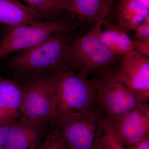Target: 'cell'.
I'll return each mask as SVG.
<instances>
[{"instance_id": "21", "label": "cell", "mask_w": 149, "mask_h": 149, "mask_svg": "<svg viewBox=\"0 0 149 149\" xmlns=\"http://www.w3.org/2000/svg\"><path fill=\"white\" fill-rule=\"evenodd\" d=\"M12 124L0 125V149H5Z\"/></svg>"}, {"instance_id": "19", "label": "cell", "mask_w": 149, "mask_h": 149, "mask_svg": "<svg viewBox=\"0 0 149 149\" xmlns=\"http://www.w3.org/2000/svg\"><path fill=\"white\" fill-rule=\"evenodd\" d=\"M136 34L133 40L138 41L149 40V23L143 22L135 30Z\"/></svg>"}, {"instance_id": "17", "label": "cell", "mask_w": 149, "mask_h": 149, "mask_svg": "<svg viewBox=\"0 0 149 149\" xmlns=\"http://www.w3.org/2000/svg\"><path fill=\"white\" fill-rule=\"evenodd\" d=\"M39 19H48L58 15L62 10L58 0H22Z\"/></svg>"}, {"instance_id": "20", "label": "cell", "mask_w": 149, "mask_h": 149, "mask_svg": "<svg viewBox=\"0 0 149 149\" xmlns=\"http://www.w3.org/2000/svg\"><path fill=\"white\" fill-rule=\"evenodd\" d=\"M132 41L134 50L144 56H149V40Z\"/></svg>"}, {"instance_id": "9", "label": "cell", "mask_w": 149, "mask_h": 149, "mask_svg": "<svg viewBox=\"0 0 149 149\" xmlns=\"http://www.w3.org/2000/svg\"><path fill=\"white\" fill-rule=\"evenodd\" d=\"M110 121L115 133L125 146L136 143L149 135V104L143 103L128 113Z\"/></svg>"}, {"instance_id": "5", "label": "cell", "mask_w": 149, "mask_h": 149, "mask_svg": "<svg viewBox=\"0 0 149 149\" xmlns=\"http://www.w3.org/2000/svg\"><path fill=\"white\" fill-rule=\"evenodd\" d=\"M93 81L96 89L97 113L110 121L148 102L116 80L112 72H104Z\"/></svg>"}, {"instance_id": "2", "label": "cell", "mask_w": 149, "mask_h": 149, "mask_svg": "<svg viewBox=\"0 0 149 149\" xmlns=\"http://www.w3.org/2000/svg\"><path fill=\"white\" fill-rule=\"evenodd\" d=\"M97 22L88 34L70 44L65 63L88 76L89 73L104 70L118 59L101 40L103 21Z\"/></svg>"}, {"instance_id": "12", "label": "cell", "mask_w": 149, "mask_h": 149, "mask_svg": "<svg viewBox=\"0 0 149 149\" xmlns=\"http://www.w3.org/2000/svg\"><path fill=\"white\" fill-rule=\"evenodd\" d=\"M32 10L18 0H0V24L15 26L39 21Z\"/></svg>"}, {"instance_id": "4", "label": "cell", "mask_w": 149, "mask_h": 149, "mask_svg": "<svg viewBox=\"0 0 149 149\" xmlns=\"http://www.w3.org/2000/svg\"><path fill=\"white\" fill-rule=\"evenodd\" d=\"M66 31L57 32L42 42L14 57L9 66L22 72H40L53 70L65 63L70 46Z\"/></svg>"}, {"instance_id": "25", "label": "cell", "mask_w": 149, "mask_h": 149, "mask_svg": "<svg viewBox=\"0 0 149 149\" xmlns=\"http://www.w3.org/2000/svg\"><path fill=\"white\" fill-rule=\"evenodd\" d=\"M3 35V25L0 24V45L1 43L2 40Z\"/></svg>"}, {"instance_id": "23", "label": "cell", "mask_w": 149, "mask_h": 149, "mask_svg": "<svg viewBox=\"0 0 149 149\" xmlns=\"http://www.w3.org/2000/svg\"><path fill=\"white\" fill-rule=\"evenodd\" d=\"M72 0H58L63 9H66L72 2Z\"/></svg>"}, {"instance_id": "7", "label": "cell", "mask_w": 149, "mask_h": 149, "mask_svg": "<svg viewBox=\"0 0 149 149\" xmlns=\"http://www.w3.org/2000/svg\"><path fill=\"white\" fill-rule=\"evenodd\" d=\"M67 149H95L98 115L88 116L70 111L53 123Z\"/></svg>"}, {"instance_id": "11", "label": "cell", "mask_w": 149, "mask_h": 149, "mask_svg": "<svg viewBox=\"0 0 149 149\" xmlns=\"http://www.w3.org/2000/svg\"><path fill=\"white\" fill-rule=\"evenodd\" d=\"M20 87L12 80L0 77V125H9L22 116Z\"/></svg>"}, {"instance_id": "24", "label": "cell", "mask_w": 149, "mask_h": 149, "mask_svg": "<svg viewBox=\"0 0 149 149\" xmlns=\"http://www.w3.org/2000/svg\"><path fill=\"white\" fill-rule=\"evenodd\" d=\"M138 1L141 2L146 7L149 8V0H138Z\"/></svg>"}, {"instance_id": "22", "label": "cell", "mask_w": 149, "mask_h": 149, "mask_svg": "<svg viewBox=\"0 0 149 149\" xmlns=\"http://www.w3.org/2000/svg\"><path fill=\"white\" fill-rule=\"evenodd\" d=\"M125 147L127 149H149V135L136 143Z\"/></svg>"}, {"instance_id": "13", "label": "cell", "mask_w": 149, "mask_h": 149, "mask_svg": "<svg viewBox=\"0 0 149 149\" xmlns=\"http://www.w3.org/2000/svg\"><path fill=\"white\" fill-rule=\"evenodd\" d=\"M149 15V8L138 0H121L116 10L119 26L125 31H135Z\"/></svg>"}, {"instance_id": "10", "label": "cell", "mask_w": 149, "mask_h": 149, "mask_svg": "<svg viewBox=\"0 0 149 149\" xmlns=\"http://www.w3.org/2000/svg\"><path fill=\"white\" fill-rule=\"evenodd\" d=\"M46 125L22 116L13 124L5 149H37L40 148Z\"/></svg>"}, {"instance_id": "3", "label": "cell", "mask_w": 149, "mask_h": 149, "mask_svg": "<svg viewBox=\"0 0 149 149\" xmlns=\"http://www.w3.org/2000/svg\"><path fill=\"white\" fill-rule=\"evenodd\" d=\"M22 116L47 125L56 118L57 100L53 71L37 74L20 87Z\"/></svg>"}, {"instance_id": "18", "label": "cell", "mask_w": 149, "mask_h": 149, "mask_svg": "<svg viewBox=\"0 0 149 149\" xmlns=\"http://www.w3.org/2000/svg\"><path fill=\"white\" fill-rule=\"evenodd\" d=\"M40 149H67L57 130L51 131L45 136Z\"/></svg>"}, {"instance_id": "8", "label": "cell", "mask_w": 149, "mask_h": 149, "mask_svg": "<svg viewBox=\"0 0 149 149\" xmlns=\"http://www.w3.org/2000/svg\"><path fill=\"white\" fill-rule=\"evenodd\" d=\"M113 73L116 80L148 101L149 57L133 50L122 56L117 69Z\"/></svg>"}, {"instance_id": "15", "label": "cell", "mask_w": 149, "mask_h": 149, "mask_svg": "<svg viewBox=\"0 0 149 149\" xmlns=\"http://www.w3.org/2000/svg\"><path fill=\"white\" fill-rule=\"evenodd\" d=\"M114 0H72L66 9L80 18L95 22L103 19Z\"/></svg>"}, {"instance_id": "14", "label": "cell", "mask_w": 149, "mask_h": 149, "mask_svg": "<svg viewBox=\"0 0 149 149\" xmlns=\"http://www.w3.org/2000/svg\"><path fill=\"white\" fill-rule=\"evenodd\" d=\"M102 26L103 29L100 35L101 40L116 56H123L134 50L133 41L120 26L107 22L105 19Z\"/></svg>"}, {"instance_id": "1", "label": "cell", "mask_w": 149, "mask_h": 149, "mask_svg": "<svg viewBox=\"0 0 149 149\" xmlns=\"http://www.w3.org/2000/svg\"><path fill=\"white\" fill-rule=\"evenodd\" d=\"M52 71L55 78L57 100L56 119L70 111L88 116L97 114L96 89L93 80L75 72L64 63Z\"/></svg>"}, {"instance_id": "6", "label": "cell", "mask_w": 149, "mask_h": 149, "mask_svg": "<svg viewBox=\"0 0 149 149\" xmlns=\"http://www.w3.org/2000/svg\"><path fill=\"white\" fill-rule=\"evenodd\" d=\"M3 27V35L0 45V61L14 52L33 47L57 32L66 31L68 27L66 23L60 20Z\"/></svg>"}, {"instance_id": "16", "label": "cell", "mask_w": 149, "mask_h": 149, "mask_svg": "<svg viewBox=\"0 0 149 149\" xmlns=\"http://www.w3.org/2000/svg\"><path fill=\"white\" fill-rule=\"evenodd\" d=\"M95 149H127L115 133L110 121L100 115Z\"/></svg>"}]
</instances>
